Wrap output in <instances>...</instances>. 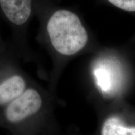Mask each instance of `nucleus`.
<instances>
[{
    "label": "nucleus",
    "mask_w": 135,
    "mask_h": 135,
    "mask_svg": "<svg viewBox=\"0 0 135 135\" xmlns=\"http://www.w3.org/2000/svg\"><path fill=\"white\" fill-rule=\"evenodd\" d=\"M47 116L46 96L30 84L19 97L0 107V127L11 135H55Z\"/></svg>",
    "instance_id": "f257e3e1"
},
{
    "label": "nucleus",
    "mask_w": 135,
    "mask_h": 135,
    "mask_svg": "<svg viewBox=\"0 0 135 135\" xmlns=\"http://www.w3.org/2000/svg\"><path fill=\"white\" fill-rule=\"evenodd\" d=\"M48 36L53 48L62 55H75L85 46L88 34L80 18L68 10H59L49 19Z\"/></svg>",
    "instance_id": "f03ea898"
},
{
    "label": "nucleus",
    "mask_w": 135,
    "mask_h": 135,
    "mask_svg": "<svg viewBox=\"0 0 135 135\" xmlns=\"http://www.w3.org/2000/svg\"><path fill=\"white\" fill-rule=\"evenodd\" d=\"M30 85L16 61L0 53V107L19 97Z\"/></svg>",
    "instance_id": "7ed1b4c3"
},
{
    "label": "nucleus",
    "mask_w": 135,
    "mask_h": 135,
    "mask_svg": "<svg viewBox=\"0 0 135 135\" xmlns=\"http://www.w3.org/2000/svg\"><path fill=\"white\" fill-rule=\"evenodd\" d=\"M0 6L7 19L15 26L26 23L31 12V0H0Z\"/></svg>",
    "instance_id": "20e7f679"
},
{
    "label": "nucleus",
    "mask_w": 135,
    "mask_h": 135,
    "mask_svg": "<svg viewBox=\"0 0 135 135\" xmlns=\"http://www.w3.org/2000/svg\"><path fill=\"white\" fill-rule=\"evenodd\" d=\"M98 135H135V126L128 125L120 118H107L99 128Z\"/></svg>",
    "instance_id": "39448f33"
},
{
    "label": "nucleus",
    "mask_w": 135,
    "mask_h": 135,
    "mask_svg": "<svg viewBox=\"0 0 135 135\" xmlns=\"http://www.w3.org/2000/svg\"><path fill=\"white\" fill-rule=\"evenodd\" d=\"M116 7L127 11H135V0H108Z\"/></svg>",
    "instance_id": "423d86ee"
},
{
    "label": "nucleus",
    "mask_w": 135,
    "mask_h": 135,
    "mask_svg": "<svg viewBox=\"0 0 135 135\" xmlns=\"http://www.w3.org/2000/svg\"><path fill=\"white\" fill-rule=\"evenodd\" d=\"M1 47H0V52H1Z\"/></svg>",
    "instance_id": "0eeeda50"
}]
</instances>
